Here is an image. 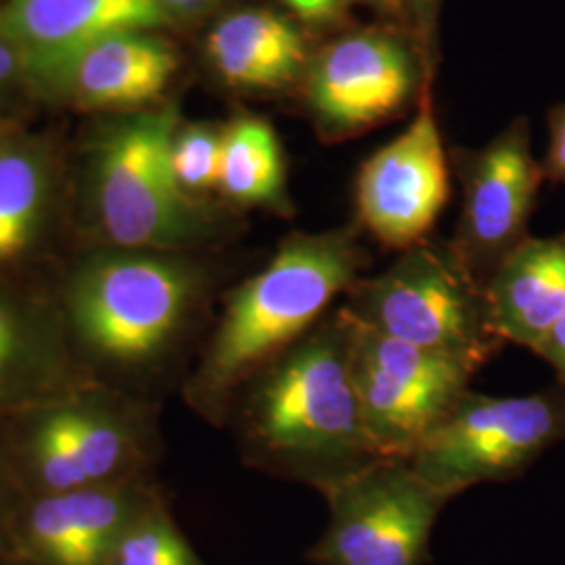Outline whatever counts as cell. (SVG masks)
Returning a JSON list of instances; mask_svg holds the SVG:
<instances>
[{
	"label": "cell",
	"mask_w": 565,
	"mask_h": 565,
	"mask_svg": "<svg viewBox=\"0 0 565 565\" xmlns=\"http://www.w3.org/2000/svg\"><path fill=\"white\" fill-rule=\"evenodd\" d=\"M184 254L103 245L51 289L93 380L147 398L181 369L212 302L207 268Z\"/></svg>",
	"instance_id": "obj_1"
},
{
	"label": "cell",
	"mask_w": 565,
	"mask_h": 565,
	"mask_svg": "<svg viewBox=\"0 0 565 565\" xmlns=\"http://www.w3.org/2000/svg\"><path fill=\"white\" fill-rule=\"evenodd\" d=\"M228 422L245 463L319 492L382 461L364 427L342 306L243 385Z\"/></svg>",
	"instance_id": "obj_2"
},
{
	"label": "cell",
	"mask_w": 565,
	"mask_h": 565,
	"mask_svg": "<svg viewBox=\"0 0 565 565\" xmlns=\"http://www.w3.org/2000/svg\"><path fill=\"white\" fill-rule=\"evenodd\" d=\"M369 264L354 228L296 233L224 298L223 312L182 384L186 404L223 425L258 371L312 331Z\"/></svg>",
	"instance_id": "obj_3"
},
{
	"label": "cell",
	"mask_w": 565,
	"mask_h": 565,
	"mask_svg": "<svg viewBox=\"0 0 565 565\" xmlns=\"http://www.w3.org/2000/svg\"><path fill=\"white\" fill-rule=\"evenodd\" d=\"M23 497L149 478L158 457L153 403L93 382L0 425Z\"/></svg>",
	"instance_id": "obj_4"
},
{
	"label": "cell",
	"mask_w": 565,
	"mask_h": 565,
	"mask_svg": "<svg viewBox=\"0 0 565 565\" xmlns=\"http://www.w3.org/2000/svg\"><path fill=\"white\" fill-rule=\"evenodd\" d=\"M179 111L162 107L103 128L88 153L86 200L105 245L186 252L218 235V216L172 170Z\"/></svg>",
	"instance_id": "obj_5"
},
{
	"label": "cell",
	"mask_w": 565,
	"mask_h": 565,
	"mask_svg": "<svg viewBox=\"0 0 565 565\" xmlns=\"http://www.w3.org/2000/svg\"><path fill=\"white\" fill-rule=\"evenodd\" d=\"M342 308L382 335L473 371L505 345L492 324L484 287L450 245L424 242L406 249L382 275L354 282Z\"/></svg>",
	"instance_id": "obj_6"
},
{
	"label": "cell",
	"mask_w": 565,
	"mask_h": 565,
	"mask_svg": "<svg viewBox=\"0 0 565 565\" xmlns=\"http://www.w3.org/2000/svg\"><path fill=\"white\" fill-rule=\"evenodd\" d=\"M564 440V390L530 396H486L469 390L408 465L452 499L473 486L520 476Z\"/></svg>",
	"instance_id": "obj_7"
},
{
	"label": "cell",
	"mask_w": 565,
	"mask_h": 565,
	"mask_svg": "<svg viewBox=\"0 0 565 565\" xmlns=\"http://www.w3.org/2000/svg\"><path fill=\"white\" fill-rule=\"evenodd\" d=\"M329 525L310 548L315 565H424L431 530L450 501L408 461L382 459L321 492Z\"/></svg>",
	"instance_id": "obj_8"
},
{
	"label": "cell",
	"mask_w": 565,
	"mask_h": 565,
	"mask_svg": "<svg viewBox=\"0 0 565 565\" xmlns=\"http://www.w3.org/2000/svg\"><path fill=\"white\" fill-rule=\"evenodd\" d=\"M476 373L352 319V375L366 434L382 459L408 461L471 390Z\"/></svg>",
	"instance_id": "obj_9"
},
{
	"label": "cell",
	"mask_w": 565,
	"mask_h": 565,
	"mask_svg": "<svg viewBox=\"0 0 565 565\" xmlns=\"http://www.w3.org/2000/svg\"><path fill=\"white\" fill-rule=\"evenodd\" d=\"M545 179L543 163L532 153L525 120L511 124L461 163L463 210L450 249L482 287L530 237L527 223Z\"/></svg>",
	"instance_id": "obj_10"
},
{
	"label": "cell",
	"mask_w": 565,
	"mask_h": 565,
	"mask_svg": "<svg viewBox=\"0 0 565 565\" xmlns=\"http://www.w3.org/2000/svg\"><path fill=\"white\" fill-rule=\"evenodd\" d=\"M448 195L443 135L424 102L403 135L363 163L356 179L359 223L384 247L406 252L425 242Z\"/></svg>",
	"instance_id": "obj_11"
},
{
	"label": "cell",
	"mask_w": 565,
	"mask_h": 565,
	"mask_svg": "<svg viewBox=\"0 0 565 565\" xmlns=\"http://www.w3.org/2000/svg\"><path fill=\"white\" fill-rule=\"evenodd\" d=\"M160 497L149 478L23 497L4 559L11 565H107L124 530Z\"/></svg>",
	"instance_id": "obj_12"
},
{
	"label": "cell",
	"mask_w": 565,
	"mask_h": 565,
	"mask_svg": "<svg viewBox=\"0 0 565 565\" xmlns=\"http://www.w3.org/2000/svg\"><path fill=\"white\" fill-rule=\"evenodd\" d=\"M163 23L162 0H11L0 13V32L18 49L25 78L60 90L93 44Z\"/></svg>",
	"instance_id": "obj_13"
},
{
	"label": "cell",
	"mask_w": 565,
	"mask_h": 565,
	"mask_svg": "<svg viewBox=\"0 0 565 565\" xmlns=\"http://www.w3.org/2000/svg\"><path fill=\"white\" fill-rule=\"evenodd\" d=\"M93 382L65 335L53 291L0 281V425Z\"/></svg>",
	"instance_id": "obj_14"
},
{
	"label": "cell",
	"mask_w": 565,
	"mask_h": 565,
	"mask_svg": "<svg viewBox=\"0 0 565 565\" xmlns=\"http://www.w3.org/2000/svg\"><path fill=\"white\" fill-rule=\"evenodd\" d=\"M413 88L403 44L384 34H356L329 44L310 72V105L323 132L359 135L401 109Z\"/></svg>",
	"instance_id": "obj_15"
},
{
	"label": "cell",
	"mask_w": 565,
	"mask_h": 565,
	"mask_svg": "<svg viewBox=\"0 0 565 565\" xmlns=\"http://www.w3.org/2000/svg\"><path fill=\"white\" fill-rule=\"evenodd\" d=\"M484 291L499 338L534 350L565 315V235L527 237L497 268Z\"/></svg>",
	"instance_id": "obj_16"
},
{
	"label": "cell",
	"mask_w": 565,
	"mask_h": 565,
	"mask_svg": "<svg viewBox=\"0 0 565 565\" xmlns=\"http://www.w3.org/2000/svg\"><path fill=\"white\" fill-rule=\"evenodd\" d=\"M177 67L179 57L168 42L145 30H130L86 49L74 61L61 90H67L82 107H137L160 97Z\"/></svg>",
	"instance_id": "obj_17"
},
{
	"label": "cell",
	"mask_w": 565,
	"mask_h": 565,
	"mask_svg": "<svg viewBox=\"0 0 565 565\" xmlns=\"http://www.w3.org/2000/svg\"><path fill=\"white\" fill-rule=\"evenodd\" d=\"M207 55L224 82L260 90L291 84L306 61L300 32L264 9H247L221 21L207 36Z\"/></svg>",
	"instance_id": "obj_18"
},
{
	"label": "cell",
	"mask_w": 565,
	"mask_h": 565,
	"mask_svg": "<svg viewBox=\"0 0 565 565\" xmlns=\"http://www.w3.org/2000/svg\"><path fill=\"white\" fill-rule=\"evenodd\" d=\"M53 189L55 168L46 145L0 141V273L21 263L41 239Z\"/></svg>",
	"instance_id": "obj_19"
},
{
	"label": "cell",
	"mask_w": 565,
	"mask_h": 565,
	"mask_svg": "<svg viewBox=\"0 0 565 565\" xmlns=\"http://www.w3.org/2000/svg\"><path fill=\"white\" fill-rule=\"evenodd\" d=\"M218 191L242 207L291 212L281 142L268 121L243 116L224 126Z\"/></svg>",
	"instance_id": "obj_20"
},
{
	"label": "cell",
	"mask_w": 565,
	"mask_h": 565,
	"mask_svg": "<svg viewBox=\"0 0 565 565\" xmlns=\"http://www.w3.org/2000/svg\"><path fill=\"white\" fill-rule=\"evenodd\" d=\"M107 565H205L160 497L124 530Z\"/></svg>",
	"instance_id": "obj_21"
},
{
	"label": "cell",
	"mask_w": 565,
	"mask_h": 565,
	"mask_svg": "<svg viewBox=\"0 0 565 565\" xmlns=\"http://www.w3.org/2000/svg\"><path fill=\"white\" fill-rule=\"evenodd\" d=\"M170 158L182 191L202 202L203 195L218 191L221 186L223 128L210 124L179 126Z\"/></svg>",
	"instance_id": "obj_22"
},
{
	"label": "cell",
	"mask_w": 565,
	"mask_h": 565,
	"mask_svg": "<svg viewBox=\"0 0 565 565\" xmlns=\"http://www.w3.org/2000/svg\"><path fill=\"white\" fill-rule=\"evenodd\" d=\"M21 499H23V492L11 471L4 443H2V434H0V559H4V555H7L9 527H11Z\"/></svg>",
	"instance_id": "obj_23"
},
{
	"label": "cell",
	"mask_w": 565,
	"mask_h": 565,
	"mask_svg": "<svg viewBox=\"0 0 565 565\" xmlns=\"http://www.w3.org/2000/svg\"><path fill=\"white\" fill-rule=\"evenodd\" d=\"M543 168L546 179L565 184V105H559L551 111L548 151Z\"/></svg>",
	"instance_id": "obj_24"
},
{
	"label": "cell",
	"mask_w": 565,
	"mask_h": 565,
	"mask_svg": "<svg viewBox=\"0 0 565 565\" xmlns=\"http://www.w3.org/2000/svg\"><path fill=\"white\" fill-rule=\"evenodd\" d=\"M532 352L553 366L557 382L565 387V315L546 331L545 338Z\"/></svg>",
	"instance_id": "obj_25"
},
{
	"label": "cell",
	"mask_w": 565,
	"mask_h": 565,
	"mask_svg": "<svg viewBox=\"0 0 565 565\" xmlns=\"http://www.w3.org/2000/svg\"><path fill=\"white\" fill-rule=\"evenodd\" d=\"M28 81L18 49L0 32V93L13 88L18 82Z\"/></svg>",
	"instance_id": "obj_26"
},
{
	"label": "cell",
	"mask_w": 565,
	"mask_h": 565,
	"mask_svg": "<svg viewBox=\"0 0 565 565\" xmlns=\"http://www.w3.org/2000/svg\"><path fill=\"white\" fill-rule=\"evenodd\" d=\"M282 2L303 20L321 21L333 18L342 0H282Z\"/></svg>",
	"instance_id": "obj_27"
},
{
	"label": "cell",
	"mask_w": 565,
	"mask_h": 565,
	"mask_svg": "<svg viewBox=\"0 0 565 565\" xmlns=\"http://www.w3.org/2000/svg\"><path fill=\"white\" fill-rule=\"evenodd\" d=\"M210 2H214V0H162V4L168 11L170 9H174V11H193V9H200V7H205Z\"/></svg>",
	"instance_id": "obj_28"
},
{
	"label": "cell",
	"mask_w": 565,
	"mask_h": 565,
	"mask_svg": "<svg viewBox=\"0 0 565 565\" xmlns=\"http://www.w3.org/2000/svg\"><path fill=\"white\" fill-rule=\"evenodd\" d=\"M363 2H373V4H382V7H392V4H396L398 0H363Z\"/></svg>",
	"instance_id": "obj_29"
},
{
	"label": "cell",
	"mask_w": 565,
	"mask_h": 565,
	"mask_svg": "<svg viewBox=\"0 0 565 565\" xmlns=\"http://www.w3.org/2000/svg\"><path fill=\"white\" fill-rule=\"evenodd\" d=\"M417 2H419V4H434L436 0H417Z\"/></svg>",
	"instance_id": "obj_30"
},
{
	"label": "cell",
	"mask_w": 565,
	"mask_h": 565,
	"mask_svg": "<svg viewBox=\"0 0 565 565\" xmlns=\"http://www.w3.org/2000/svg\"><path fill=\"white\" fill-rule=\"evenodd\" d=\"M0 565H11L7 559H0Z\"/></svg>",
	"instance_id": "obj_31"
}]
</instances>
